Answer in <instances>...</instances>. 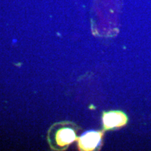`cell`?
I'll return each mask as SVG.
<instances>
[{
    "label": "cell",
    "instance_id": "cell-1",
    "mask_svg": "<svg viewBox=\"0 0 151 151\" xmlns=\"http://www.w3.org/2000/svg\"><path fill=\"white\" fill-rule=\"evenodd\" d=\"M102 120L104 128L107 130L123 127L127 123L128 118L122 111H113L104 113Z\"/></svg>",
    "mask_w": 151,
    "mask_h": 151
},
{
    "label": "cell",
    "instance_id": "cell-2",
    "mask_svg": "<svg viewBox=\"0 0 151 151\" xmlns=\"http://www.w3.org/2000/svg\"><path fill=\"white\" fill-rule=\"evenodd\" d=\"M103 134L100 132H86L79 139V146L83 150H93L99 147Z\"/></svg>",
    "mask_w": 151,
    "mask_h": 151
},
{
    "label": "cell",
    "instance_id": "cell-3",
    "mask_svg": "<svg viewBox=\"0 0 151 151\" xmlns=\"http://www.w3.org/2000/svg\"><path fill=\"white\" fill-rule=\"evenodd\" d=\"M75 139V132L69 128L61 129L57 134V141L61 146H65L72 143Z\"/></svg>",
    "mask_w": 151,
    "mask_h": 151
}]
</instances>
